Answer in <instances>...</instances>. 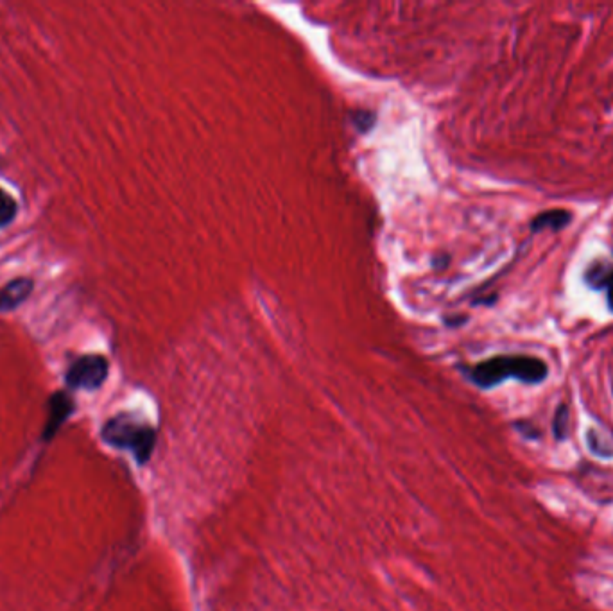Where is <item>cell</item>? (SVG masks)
Returning a JSON list of instances; mask_svg holds the SVG:
<instances>
[{"label": "cell", "instance_id": "cell-4", "mask_svg": "<svg viewBox=\"0 0 613 611\" xmlns=\"http://www.w3.org/2000/svg\"><path fill=\"white\" fill-rule=\"evenodd\" d=\"M35 280L31 276H17L0 287V314L20 309L35 293Z\"/></svg>", "mask_w": 613, "mask_h": 611}, {"label": "cell", "instance_id": "cell-8", "mask_svg": "<svg viewBox=\"0 0 613 611\" xmlns=\"http://www.w3.org/2000/svg\"><path fill=\"white\" fill-rule=\"evenodd\" d=\"M18 201L8 190L0 187V230H6L9 224L15 223L18 216Z\"/></svg>", "mask_w": 613, "mask_h": 611}, {"label": "cell", "instance_id": "cell-5", "mask_svg": "<svg viewBox=\"0 0 613 611\" xmlns=\"http://www.w3.org/2000/svg\"><path fill=\"white\" fill-rule=\"evenodd\" d=\"M76 409L74 396L69 391H56L49 398V416L44 427V439L49 441L56 432L60 431L61 425L69 420Z\"/></svg>", "mask_w": 613, "mask_h": 611}, {"label": "cell", "instance_id": "cell-11", "mask_svg": "<svg viewBox=\"0 0 613 611\" xmlns=\"http://www.w3.org/2000/svg\"><path fill=\"white\" fill-rule=\"evenodd\" d=\"M375 122V115L372 112H357L354 113V124L361 131H368Z\"/></svg>", "mask_w": 613, "mask_h": 611}, {"label": "cell", "instance_id": "cell-12", "mask_svg": "<svg viewBox=\"0 0 613 611\" xmlns=\"http://www.w3.org/2000/svg\"><path fill=\"white\" fill-rule=\"evenodd\" d=\"M515 429L524 436L526 439H538L540 438V431L538 427H535L531 422H517L515 423Z\"/></svg>", "mask_w": 613, "mask_h": 611}, {"label": "cell", "instance_id": "cell-6", "mask_svg": "<svg viewBox=\"0 0 613 611\" xmlns=\"http://www.w3.org/2000/svg\"><path fill=\"white\" fill-rule=\"evenodd\" d=\"M585 282L590 285V289L605 291L606 305L613 314V266L605 262H594L585 271Z\"/></svg>", "mask_w": 613, "mask_h": 611}, {"label": "cell", "instance_id": "cell-7", "mask_svg": "<svg viewBox=\"0 0 613 611\" xmlns=\"http://www.w3.org/2000/svg\"><path fill=\"white\" fill-rule=\"evenodd\" d=\"M572 219H574V216H572V212H569V210H565V208H551V210H544V212L536 214L531 219L529 228H531L533 233L544 232V230L562 232L572 223Z\"/></svg>", "mask_w": 613, "mask_h": 611}, {"label": "cell", "instance_id": "cell-10", "mask_svg": "<svg viewBox=\"0 0 613 611\" xmlns=\"http://www.w3.org/2000/svg\"><path fill=\"white\" fill-rule=\"evenodd\" d=\"M587 443L592 454L601 457H613V445H610L608 438L597 429H590L587 432Z\"/></svg>", "mask_w": 613, "mask_h": 611}, {"label": "cell", "instance_id": "cell-1", "mask_svg": "<svg viewBox=\"0 0 613 611\" xmlns=\"http://www.w3.org/2000/svg\"><path fill=\"white\" fill-rule=\"evenodd\" d=\"M463 373L481 389L495 388L510 379L527 386H538L549 377V366L535 355H497L463 368Z\"/></svg>", "mask_w": 613, "mask_h": 611}, {"label": "cell", "instance_id": "cell-2", "mask_svg": "<svg viewBox=\"0 0 613 611\" xmlns=\"http://www.w3.org/2000/svg\"><path fill=\"white\" fill-rule=\"evenodd\" d=\"M101 438L110 447L128 450L140 466L146 465L155 450L156 431L149 423L142 422L139 416L119 413L104 423Z\"/></svg>", "mask_w": 613, "mask_h": 611}, {"label": "cell", "instance_id": "cell-9", "mask_svg": "<svg viewBox=\"0 0 613 611\" xmlns=\"http://www.w3.org/2000/svg\"><path fill=\"white\" fill-rule=\"evenodd\" d=\"M570 413L569 405L562 404L556 407L553 420V434L556 441H565L569 438L570 432Z\"/></svg>", "mask_w": 613, "mask_h": 611}, {"label": "cell", "instance_id": "cell-3", "mask_svg": "<svg viewBox=\"0 0 613 611\" xmlns=\"http://www.w3.org/2000/svg\"><path fill=\"white\" fill-rule=\"evenodd\" d=\"M110 373V362L99 353H85L70 362L65 371V386L69 391H97Z\"/></svg>", "mask_w": 613, "mask_h": 611}]
</instances>
